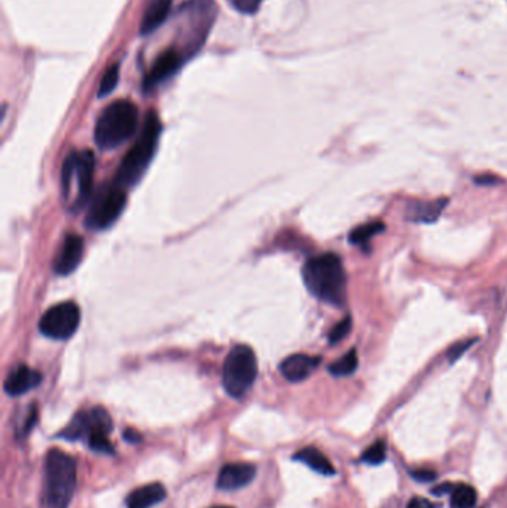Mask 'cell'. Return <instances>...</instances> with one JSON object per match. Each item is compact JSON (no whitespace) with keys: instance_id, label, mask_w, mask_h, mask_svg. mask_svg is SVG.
Segmentation results:
<instances>
[{"instance_id":"cell-1","label":"cell","mask_w":507,"mask_h":508,"mask_svg":"<svg viewBox=\"0 0 507 508\" xmlns=\"http://www.w3.org/2000/svg\"><path fill=\"white\" fill-rule=\"evenodd\" d=\"M302 278L307 290L319 301L344 306L347 301L345 269L335 253H325L305 262Z\"/></svg>"},{"instance_id":"cell-2","label":"cell","mask_w":507,"mask_h":508,"mask_svg":"<svg viewBox=\"0 0 507 508\" xmlns=\"http://www.w3.org/2000/svg\"><path fill=\"white\" fill-rule=\"evenodd\" d=\"M161 129L162 125L158 113L151 110L145 119L142 133H140L136 143L129 149L121 165L118 166L116 176L113 179V185H116L124 190L137 185L140 179L145 176L146 170L149 168L156 153Z\"/></svg>"},{"instance_id":"cell-3","label":"cell","mask_w":507,"mask_h":508,"mask_svg":"<svg viewBox=\"0 0 507 508\" xmlns=\"http://www.w3.org/2000/svg\"><path fill=\"white\" fill-rule=\"evenodd\" d=\"M76 461L60 449H51L43 463V505L69 508L76 487Z\"/></svg>"},{"instance_id":"cell-4","label":"cell","mask_w":507,"mask_h":508,"mask_svg":"<svg viewBox=\"0 0 507 508\" xmlns=\"http://www.w3.org/2000/svg\"><path fill=\"white\" fill-rule=\"evenodd\" d=\"M138 124V110L128 100L113 101L101 112L95 124L94 140L101 151H112L134 136Z\"/></svg>"},{"instance_id":"cell-5","label":"cell","mask_w":507,"mask_h":508,"mask_svg":"<svg viewBox=\"0 0 507 508\" xmlns=\"http://www.w3.org/2000/svg\"><path fill=\"white\" fill-rule=\"evenodd\" d=\"M258 376L256 354L247 345L231 349L223 364L222 383L225 391L234 398H241L255 382Z\"/></svg>"},{"instance_id":"cell-6","label":"cell","mask_w":507,"mask_h":508,"mask_svg":"<svg viewBox=\"0 0 507 508\" xmlns=\"http://www.w3.org/2000/svg\"><path fill=\"white\" fill-rule=\"evenodd\" d=\"M125 204L127 194L124 189L118 188L113 183L110 186H103L91 201L85 225L92 231L108 229L118 220L124 212Z\"/></svg>"},{"instance_id":"cell-7","label":"cell","mask_w":507,"mask_h":508,"mask_svg":"<svg viewBox=\"0 0 507 508\" xmlns=\"http://www.w3.org/2000/svg\"><path fill=\"white\" fill-rule=\"evenodd\" d=\"M81 322V309L75 302L54 305L39 321V330L43 336L55 340H66L75 335Z\"/></svg>"},{"instance_id":"cell-8","label":"cell","mask_w":507,"mask_h":508,"mask_svg":"<svg viewBox=\"0 0 507 508\" xmlns=\"http://www.w3.org/2000/svg\"><path fill=\"white\" fill-rule=\"evenodd\" d=\"M112 430L113 422L109 411L103 407H92L90 410L77 411L58 437L67 442L88 440L95 433L110 434Z\"/></svg>"},{"instance_id":"cell-9","label":"cell","mask_w":507,"mask_h":508,"mask_svg":"<svg viewBox=\"0 0 507 508\" xmlns=\"http://www.w3.org/2000/svg\"><path fill=\"white\" fill-rule=\"evenodd\" d=\"M182 61L183 57L176 48L164 51L162 54L156 58L151 72L145 77L143 82L145 91L155 90L156 86L167 81V79H170L173 75H176L182 66Z\"/></svg>"},{"instance_id":"cell-10","label":"cell","mask_w":507,"mask_h":508,"mask_svg":"<svg viewBox=\"0 0 507 508\" xmlns=\"http://www.w3.org/2000/svg\"><path fill=\"white\" fill-rule=\"evenodd\" d=\"M95 170V157L91 151L76 152L75 177L77 181V195L75 208H81L90 199Z\"/></svg>"},{"instance_id":"cell-11","label":"cell","mask_w":507,"mask_h":508,"mask_svg":"<svg viewBox=\"0 0 507 508\" xmlns=\"http://www.w3.org/2000/svg\"><path fill=\"white\" fill-rule=\"evenodd\" d=\"M256 476V467L249 462L226 463L219 471L216 486L221 490H237L250 485Z\"/></svg>"},{"instance_id":"cell-12","label":"cell","mask_w":507,"mask_h":508,"mask_svg":"<svg viewBox=\"0 0 507 508\" xmlns=\"http://www.w3.org/2000/svg\"><path fill=\"white\" fill-rule=\"evenodd\" d=\"M84 256V240L79 235L76 233H69L63 245L58 251V256L54 262V270L55 274L66 277L73 272V270L79 266L81 260Z\"/></svg>"},{"instance_id":"cell-13","label":"cell","mask_w":507,"mask_h":508,"mask_svg":"<svg viewBox=\"0 0 507 508\" xmlns=\"http://www.w3.org/2000/svg\"><path fill=\"white\" fill-rule=\"evenodd\" d=\"M42 382V374L38 370L30 369L29 366L20 364L6 376L3 388L8 396L18 397L30 390L39 387Z\"/></svg>"},{"instance_id":"cell-14","label":"cell","mask_w":507,"mask_h":508,"mask_svg":"<svg viewBox=\"0 0 507 508\" xmlns=\"http://www.w3.org/2000/svg\"><path fill=\"white\" fill-rule=\"evenodd\" d=\"M321 361L320 357L307 354H293L284 358L280 364V372L288 382H302L317 369Z\"/></svg>"},{"instance_id":"cell-15","label":"cell","mask_w":507,"mask_h":508,"mask_svg":"<svg viewBox=\"0 0 507 508\" xmlns=\"http://www.w3.org/2000/svg\"><path fill=\"white\" fill-rule=\"evenodd\" d=\"M447 204H448L447 198L410 203L406 208V220L414 222V223H423V225H430V223L438 222Z\"/></svg>"},{"instance_id":"cell-16","label":"cell","mask_w":507,"mask_h":508,"mask_svg":"<svg viewBox=\"0 0 507 508\" xmlns=\"http://www.w3.org/2000/svg\"><path fill=\"white\" fill-rule=\"evenodd\" d=\"M171 6L173 0H151V3L147 5L145 11L142 24H140V34L147 36V34L158 30L167 20Z\"/></svg>"},{"instance_id":"cell-17","label":"cell","mask_w":507,"mask_h":508,"mask_svg":"<svg viewBox=\"0 0 507 508\" xmlns=\"http://www.w3.org/2000/svg\"><path fill=\"white\" fill-rule=\"evenodd\" d=\"M167 490L161 483H149L133 490L127 498V508H151L162 503Z\"/></svg>"},{"instance_id":"cell-18","label":"cell","mask_w":507,"mask_h":508,"mask_svg":"<svg viewBox=\"0 0 507 508\" xmlns=\"http://www.w3.org/2000/svg\"><path fill=\"white\" fill-rule=\"evenodd\" d=\"M293 459L305 463V466L323 476H335L336 472L332 462L317 448H312V446H308V448H304L298 453H295Z\"/></svg>"},{"instance_id":"cell-19","label":"cell","mask_w":507,"mask_h":508,"mask_svg":"<svg viewBox=\"0 0 507 508\" xmlns=\"http://www.w3.org/2000/svg\"><path fill=\"white\" fill-rule=\"evenodd\" d=\"M478 501V492L470 485H458L451 492V508H473Z\"/></svg>"},{"instance_id":"cell-20","label":"cell","mask_w":507,"mask_h":508,"mask_svg":"<svg viewBox=\"0 0 507 508\" xmlns=\"http://www.w3.org/2000/svg\"><path fill=\"white\" fill-rule=\"evenodd\" d=\"M384 229H386V225H384L382 222H378V220L364 223V225L354 227L351 233H349L348 240H349V242L354 244V245H360V244L368 242L371 238H373L375 235L381 233Z\"/></svg>"},{"instance_id":"cell-21","label":"cell","mask_w":507,"mask_h":508,"mask_svg":"<svg viewBox=\"0 0 507 508\" xmlns=\"http://www.w3.org/2000/svg\"><path fill=\"white\" fill-rule=\"evenodd\" d=\"M357 367H358L357 353H356V349H351V351L341 357L339 360L332 363L329 366V372L330 374L336 376V378H344V376L353 374L357 370Z\"/></svg>"},{"instance_id":"cell-22","label":"cell","mask_w":507,"mask_h":508,"mask_svg":"<svg viewBox=\"0 0 507 508\" xmlns=\"http://www.w3.org/2000/svg\"><path fill=\"white\" fill-rule=\"evenodd\" d=\"M75 166H76V152L69 153L66 157V161L63 164V168H61V192H63V196L67 198L70 194V189H72V181L75 179Z\"/></svg>"},{"instance_id":"cell-23","label":"cell","mask_w":507,"mask_h":508,"mask_svg":"<svg viewBox=\"0 0 507 508\" xmlns=\"http://www.w3.org/2000/svg\"><path fill=\"white\" fill-rule=\"evenodd\" d=\"M386 457H387V446L382 440H378L363 452L360 459L364 463H369V466H380V463L386 461Z\"/></svg>"},{"instance_id":"cell-24","label":"cell","mask_w":507,"mask_h":508,"mask_svg":"<svg viewBox=\"0 0 507 508\" xmlns=\"http://www.w3.org/2000/svg\"><path fill=\"white\" fill-rule=\"evenodd\" d=\"M118 81H119V64H113L109 68H106V72H104L101 77V82L99 86V97L103 99L109 95L116 88Z\"/></svg>"},{"instance_id":"cell-25","label":"cell","mask_w":507,"mask_h":508,"mask_svg":"<svg viewBox=\"0 0 507 508\" xmlns=\"http://www.w3.org/2000/svg\"><path fill=\"white\" fill-rule=\"evenodd\" d=\"M86 443H88L90 448L94 450V452H99V453H104V455H113L115 453V448H113L112 442L109 440V434L108 433H97L91 435L88 440H86Z\"/></svg>"},{"instance_id":"cell-26","label":"cell","mask_w":507,"mask_h":508,"mask_svg":"<svg viewBox=\"0 0 507 508\" xmlns=\"http://www.w3.org/2000/svg\"><path fill=\"white\" fill-rule=\"evenodd\" d=\"M39 420V410H38V406H30L27 415H25L23 424L18 427V430H16V437L18 439H24V437H27L34 427H36Z\"/></svg>"},{"instance_id":"cell-27","label":"cell","mask_w":507,"mask_h":508,"mask_svg":"<svg viewBox=\"0 0 507 508\" xmlns=\"http://www.w3.org/2000/svg\"><path fill=\"white\" fill-rule=\"evenodd\" d=\"M351 324H353L351 317H345L344 320H341L336 326L329 331V336H327L329 344L336 345L341 342V340H344L349 333V330H351Z\"/></svg>"},{"instance_id":"cell-28","label":"cell","mask_w":507,"mask_h":508,"mask_svg":"<svg viewBox=\"0 0 507 508\" xmlns=\"http://www.w3.org/2000/svg\"><path fill=\"white\" fill-rule=\"evenodd\" d=\"M478 342V338H473V339H465V340H460L458 344L452 345L449 348L448 351V360L451 363H456L458 358H461L462 355H465L467 353V349H470L471 346H473L475 344Z\"/></svg>"},{"instance_id":"cell-29","label":"cell","mask_w":507,"mask_h":508,"mask_svg":"<svg viewBox=\"0 0 507 508\" xmlns=\"http://www.w3.org/2000/svg\"><path fill=\"white\" fill-rule=\"evenodd\" d=\"M264 0H231L235 10L243 14H255Z\"/></svg>"},{"instance_id":"cell-30","label":"cell","mask_w":507,"mask_h":508,"mask_svg":"<svg viewBox=\"0 0 507 508\" xmlns=\"http://www.w3.org/2000/svg\"><path fill=\"white\" fill-rule=\"evenodd\" d=\"M410 476L415 479L419 483H428V481H433L438 477L436 471L433 470H425V468H419V470H412L410 471Z\"/></svg>"},{"instance_id":"cell-31","label":"cell","mask_w":507,"mask_h":508,"mask_svg":"<svg viewBox=\"0 0 507 508\" xmlns=\"http://www.w3.org/2000/svg\"><path fill=\"white\" fill-rule=\"evenodd\" d=\"M406 508H439V505L433 504L432 501H428V499H425V498L415 496L408 503Z\"/></svg>"},{"instance_id":"cell-32","label":"cell","mask_w":507,"mask_h":508,"mask_svg":"<svg viewBox=\"0 0 507 508\" xmlns=\"http://www.w3.org/2000/svg\"><path fill=\"white\" fill-rule=\"evenodd\" d=\"M122 437H124V440L127 443H131V444H137V443L143 442V435L138 431H136L134 428H127L124 434H122Z\"/></svg>"},{"instance_id":"cell-33","label":"cell","mask_w":507,"mask_h":508,"mask_svg":"<svg viewBox=\"0 0 507 508\" xmlns=\"http://www.w3.org/2000/svg\"><path fill=\"white\" fill-rule=\"evenodd\" d=\"M498 180L495 176H493V174H480V176H476L475 177V183L476 185H480V186H493V185H498Z\"/></svg>"},{"instance_id":"cell-34","label":"cell","mask_w":507,"mask_h":508,"mask_svg":"<svg viewBox=\"0 0 507 508\" xmlns=\"http://www.w3.org/2000/svg\"><path fill=\"white\" fill-rule=\"evenodd\" d=\"M452 485L451 483H443V485H439L432 489V494L436 495V496H441V495H445V494H451L452 492Z\"/></svg>"},{"instance_id":"cell-35","label":"cell","mask_w":507,"mask_h":508,"mask_svg":"<svg viewBox=\"0 0 507 508\" xmlns=\"http://www.w3.org/2000/svg\"><path fill=\"white\" fill-rule=\"evenodd\" d=\"M212 508H234V507H228V505H216V507H212Z\"/></svg>"}]
</instances>
